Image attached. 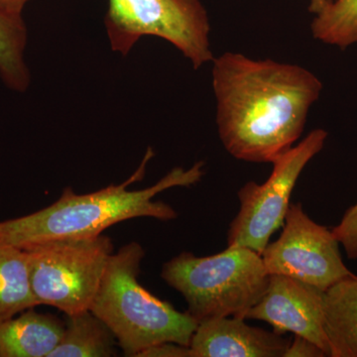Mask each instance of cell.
Masks as SVG:
<instances>
[{
    "mask_svg": "<svg viewBox=\"0 0 357 357\" xmlns=\"http://www.w3.org/2000/svg\"><path fill=\"white\" fill-rule=\"evenodd\" d=\"M211 77L223 147L250 163H272L292 148L323 91L306 68L232 52L213 58Z\"/></svg>",
    "mask_w": 357,
    "mask_h": 357,
    "instance_id": "obj_1",
    "label": "cell"
},
{
    "mask_svg": "<svg viewBox=\"0 0 357 357\" xmlns=\"http://www.w3.org/2000/svg\"><path fill=\"white\" fill-rule=\"evenodd\" d=\"M153 156V149L148 148L137 170L121 184L83 195L68 187L47 208L0 222V241L24 249L57 239L100 236L112 225L132 218L176 220L177 211L170 204L154 201L155 197L172 188L196 185L204 177V163L196 162L189 169L176 167L151 187L129 190V185L144 178L148 162Z\"/></svg>",
    "mask_w": 357,
    "mask_h": 357,
    "instance_id": "obj_2",
    "label": "cell"
},
{
    "mask_svg": "<svg viewBox=\"0 0 357 357\" xmlns=\"http://www.w3.org/2000/svg\"><path fill=\"white\" fill-rule=\"evenodd\" d=\"M144 255L134 241L114 252L89 309L109 326L126 356L137 357L162 342L190 345L198 326L189 312L177 311L140 285Z\"/></svg>",
    "mask_w": 357,
    "mask_h": 357,
    "instance_id": "obj_3",
    "label": "cell"
},
{
    "mask_svg": "<svg viewBox=\"0 0 357 357\" xmlns=\"http://www.w3.org/2000/svg\"><path fill=\"white\" fill-rule=\"evenodd\" d=\"M161 277L185 298L188 312L199 323L223 317L245 319L266 290L270 275L261 255L232 245L204 257L182 252L164 264Z\"/></svg>",
    "mask_w": 357,
    "mask_h": 357,
    "instance_id": "obj_4",
    "label": "cell"
},
{
    "mask_svg": "<svg viewBox=\"0 0 357 357\" xmlns=\"http://www.w3.org/2000/svg\"><path fill=\"white\" fill-rule=\"evenodd\" d=\"M105 25L110 48L123 57L140 38L155 36L176 47L195 70L215 58L202 0H109Z\"/></svg>",
    "mask_w": 357,
    "mask_h": 357,
    "instance_id": "obj_5",
    "label": "cell"
},
{
    "mask_svg": "<svg viewBox=\"0 0 357 357\" xmlns=\"http://www.w3.org/2000/svg\"><path fill=\"white\" fill-rule=\"evenodd\" d=\"M24 250L38 306L57 307L72 316L91 309L114 255V243L100 234L47 241Z\"/></svg>",
    "mask_w": 357,
    "mask_h": 357,
    "instance_id": "obj_6",
    "label": "cell"
},
{
    "mask_svg": "<svg viewBox=\"0 0 357 357\" xmlns=\"http://www.w3.org/2000/svg\"><path fill=\"white\" fill-rule=\"evenodd\" d=\"M328 132L318 128L272 162L273 170L263 184L248 182L237 194L241 208L229 225L227 246L241 245L261 255L270 237L283 227L291 195L305 167L321 151Z\"/></svg>",
    "mask_w": 357,
    "mask_h": 357,
    "instance_id": "obj_7",
    "label": "cell"
},
{
    "mask_svg": "<svg viewBox=\"0 0 357 357\" xmlns=\"http://www.w3.org/2000/svg\"><path fill=\"white\" fill-rule=\"evenodd\" d=\"M269 275H283L326 292L354 275L345 266L332 230L309 218L302 204H290L280 237L261 253Z\"/></svg>",
    "mask_w": 357,
    "mask_h": 357,
    "instance_id": "obj_8",
    "label": "cell"
},
{
    "mask_svg": "<svg viewBox=\"0 0 357 357\" xmlns=\"http://www.w3.org/2000/svg\"><path fill=\"white\" fill-rule=\"evenodd\" d=\"M245 319L265 321L280 335L292 333L307 338L331 356L324 326V292L307 284L270 275L266 290Z\"/></svg>",
    "mask_w": 357,
    "mask_h": 357,
    "instance_id": "obj_9",
    "label": "cell"
},
{
    "mask_svg": "<svg viewBox=\"0 0 357 357\" xmlns=\"http://www.w3.org/2000/svg\"><path fill=\"white\" fill-rule=\"evenodd\" d=\"M290 342L245 319L223 317L199 321L189 347L192 357H284Z\"/></svg>",
    "mask_w": 357,
    "mask_h": 357,
    "instance_id": "obj_10",
    "label": "cell"
},
{
    "mask_svg": "<svg viewBox=\"0 0 357 357\" xmlns=\"http://www.w3.org/2000/svg\"><path fill=\"white\" fill-rule=\"evenodd\" d=\"M33 309L0 323V357H50L60 344L65 324Z\"/></svg>",
    "mask_w": 357,
    "mask_h": 357,
    "instance_id": "obj_11",
    "label": "cell"
},
{
    "mask_svg": "<svg viewBox=\"0 0 357 357\" xmlns=\"http://www.w3.org/2000/svg\"><path fill=\"white\" fill-rule=\"evenodd\" d=\"M324 326L332 357H357V276L324 292Z\"/></svg>",
    "mask_w": 357,
    "mask_h": 357,
    "instance_id": "obj_12",
    "label": "cell"
},
{
    "mask_svg": "<svg viewBox=\"0 0 357 357\" xmlns=\"http://www.w3.org/2000/svg\"><path fill=\"white\" fill-rule=\"evenodd\" d=\"M36 306L27 252L0 241V323Z\"/></svg>",
    "mask_w": 357,
    "mask_h": 357,
    "instance_id": "obj_13",
    "label": "cell"
},
{
    "mask_svg": "<svg viewBox=\"0 0 357 357\" xmlns=\"http://www.w3.org/2000/svg\"><path fill=\"white\" fill-rule=\"evenodd\" d=\"M117 340L102 319L91 311L68 316L62 340L50 357L117 356Z\"/></svg>",
    "mask_w": 357,
    "mask_h": 357,
    "instance_id": "obj_14",
    "label": "cell"
},
{
    "mask_svg": "<svg viewBox=\"0 0 357 357\" xmlns=\"http://www.w3.org/2000/svg\"><path fill=\"white\" fill-rule=\"evenodd\" d=\"M28 31L22 16L0 11V77L13 91L24 93L31 83L25 60Z\"/></svg>",
    "mask_w": 357,
    "mask_h": 357,
    "instance_id": "obj_15",
    "label": "cell"
},
{
    "mask_svg": "<svg viewBox=\"0 0 357 357\" xmlns=\"http://www.w3.org/2000/svg\"><path fill=\"white\" fill-rule=\"evenodd\" d=\"M312 37L342 50L357 43V0H335L314 15Z\"/></svg>",
    "mask_w": 357,
    "mask_h": 357,
    "instance_id": "obj_16",
    "label": "cell"
},
{
    "mask_svg": "<svg viewBox=\"0 0 357 357\" xmlns=\"http://www.w3.org/2000/svg\"><path fill=\"white\" fill-rule=\"evenodd\" d=\"M332 231L338 243L344 246L347 257L357 259V203L347 211Z\"/></svg>",
    "mask_w": 357,
    "mask_h": 357,
    "instance_id": "obj_17",
    "label": "cell"
},
{
    "mask_svg": "<svg viewBox=\"0 0 357 357\" xmlns=\"http://www.w3.org/2000/svg\"><path fill=\"white\" fill-rule=\"evenodd\" d=\"M137 357H192V351L189 345L167 342L147 347Z\"/></svg>",
    "mask_w": 357,
    "mask_h": 357,
    "instance_id": "obj_18",
    "label": "cell"
},
{
    "mask_svg": "<svg viewBox=\"0 0 357 357\" xmlns=\"http://www.w3.org/2000/svg\"><path fill=\"white\" fill-rule=\"evenodd\" d=\"M326 356L325 351L318 345L310 342L307 338L295 335L291 340L284 357H323Z\"/></svg>",
    "mask_w": 357,
    "mask_h": 357,
    "instance_id": "obj_19",
    "label": "cell"
},
{
    "mask_svg": "<svg viewBox=\"0 0 357 357\" xmlns=\"http://www.w3.org/2000/svg\"><path fill=\"white\" fill-rule=\"evenodd\" d=\"M30 0H0V11L14 16H22L26 4Z\"/></svg>",
    "mask_w": 357,
    "mask_h": 357,
    "instance_id": "obj_20",
    "label": "cell"
},
{
    "mask_svg": "<svg viewBox=\"0 0 357 357\" xmlns=\"http://www.w3.org/2000/svg\"><path fill=\"white\" fill-rule=\"evenodd\" d=\"M335 0H310L309 11L312 14H318L321 9L332 3Z\"/></svg>",
    "mask_w": 357,
    "mask_h": 357,
    "instance_id": "obj_21",
    "label": "cell"
}]
</instances>
